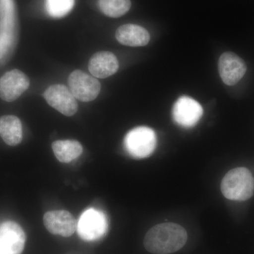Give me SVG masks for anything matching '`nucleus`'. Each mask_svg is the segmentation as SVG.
Returning <instances> with one entry per match:
<instances>
[{
    "label": "nucleus",
    "mask_w": 254,
    "mask_h": 254,
    "mask_svg": "<svg viewBox=\"0 0 254 254\" xmlns=\"http://www.w3.org/2000/svg\"><path fill=\"white\" fill-rule=\"evenodd\" d=\"M0 136L6 144L15 146L22 141V125L17 117H0Z\"/></svg>",
    "instance_id": "nucleus-14"
},
{
    "label": "nucleus",
    "mask_w": 254,
    "mask_h": 254,
    "mask_svg": "<svg viewBox=\"0 0 254 254\" xmlns=\"http://www.w3.org/2000/svg\"><path fill=\"white\" fill-rule=\"evenodd\" d=\"M124 145L127 153L133 158H147L156 148V134L149 127H136L127 133L124 139Z\"/></svg>",
    "instance_id": "nucleus-3"
},
{
    "label": "nucleus",
    "mask_w": 254,
    "mask_h": 254,
    "mask_svg": "<svg viewBox=\"0 0 254 254\" xmlns=\"http://www.w3.org/2000/svg\"><path fill=\"white\" fill-rule=\"evenodd\" d=\"M203 114V108L200 103L189 96L179 98L173 108L174 120L184 128L194 127L199 122Z\"/></svg>",
    "instance_id": "nucleus-7"
},
{
    "label": "nucleus",
    "mask_w": 254,
    "mask_h": 254,
    "mask_svg": "<svg viewBox=\"0 0 254 254\" xmlns=\"http://www.w3.org/2000/svg\"><path fill=\"white\" fill-rule=\"evenodd\" d=\"M119 69L118 58L111 52L101 51L91 57L88 70L95 78H106L115 74Z\"/></svg>",
    "instance_id": "nucleus-12"
},
{
    "label": "nucleus",
    "mask_w": 254,
    "mask_h": 254,
    "mask_svg": "<svg viewBox=\"0 0 254 254\" xmlns=\"http://www.w3.org/2000/svg\"><path fill=\"white\" fill-rule=\"evenodd\" d=\"M0 254H11L9 251L5 248L4 246L1 243V242H0Z\"/></svg>",
    "instance_id": "nucleus-18"
},
{
    "label": "nucleus",
    "mask_w": 254,
    "mask_h": 254,
    "mask_svg": "<svg viewBox=\"0 0 254 254\" xmlns=\"http://www.w3.org/2000/svg\"><path fill=\"white\" fill-rule=\"evenodd\" d=\"M100 11L111 18H118L128 12L131 8L130 0H98Z\"/></svg>",
    "instance_id": "nucleus-16"
},
{
    "label": "nucleus",
    "mask_w": 254,
    "mask_h": 254,
    "mask_svg": "<svg viewBox=\"0 0 254 254\" xmlns=\"http://www.w3.org/2000/svg\"><path fill=\"white\" fill-rule=\"evenodd\" d=\"M74 5V0H46V9L53 18L64 17L68 14Z\"/></svg>",
    "instance_id": "nucleus-17"
},
{
    "label": "nucleus",
    "mask_w": 254,
    "mask_h": 254,
    "mask_svg": "<svg viewBox=\"0 0 254 254\" xmlns=\"http://www.w3.org/2000/svg\"><path fill=\"white\" fill-rule=\"evenodd\" d=\"M43 222L50 233L64 237H71L77 229L76 219L66 210L47 212Z\"/></svg>",
    "instance_id": "nucleus-10"
},
{
    "label": "nucleus",
    "mask_w": 254,
    "mask_h": 254,
    "mask_svg": "<svg viewBox=\"0 0 254 254\" xmlns=\"http://www.w3.org/2000/svg\"><path fill=\"white\" fill-rule=\"evenodd\" d=\"M68 84L75 98L82 102L95 100L101 90V85L96 78L78 69L70 73Z\"/></svg>",
    "instance_id": "nucleus-5"
},
{
    "label": "nucleus",
    "mask_w": 254,
    "mask_h": 254,
    "mask_svg": "<svg viewBox=\"0 0 254 254\" xmlns=\"http://www.w3.org/2000/svg\"><path fill=\"white\" fill-rule=\"evenodd\" d=\"M187 241L185 229L178 224L165 222L152 227L145 235V250L154 254H170L181 250Z\"/></svg>",
    "instance_id": "nucleus-1"
},
{
    "label": "nucleus",
    "mask_w": 254,
    "mask_h": 254,
    "mask_svg": "<svg viewBox=\"0 0 254 254\" xmlns=\"http://www.w3.org/2000/svg\"><path fill=\"white\" fill-rule=\"evenodd\" d=\"M43 97L52 108L65 116H73L77 112L78 103L76 99L71 91L64 85H52L47 88Z\"/></svg>",
    "instance_id": "nucleus-6"
},
{
    "label": "nucleus",
    "mask_w": 254,
    "mask_h": 254,
    "mask_svg": "<svg viewBox=\"0 0 254 254\" xmlns=\"http://www.w3.org/2000/svg\"><path fill=\"white\" fill-rule=\"evenodd\" d=\"M115 37L119 43L124 46L130 47H142L149 43V33L144 28L138 25H123L117 29Z\"/></svg>",
    "instance_id": "nucleus-13"
},
{
    "label": "nucleus",
    "mask_w": 254,
    "mask_h": 254,
    "mask_svg": "<svg viewBox=\"0 0 254 254\" xmlns=\"http://www.w3.org/2000/svg\"><path fill=\"white\" fill-rule=\"evenodd\" d=\"M108 220L103 212L89 208L82 213L76 230L82 240L93 242L104 236L108 231Z\"/></svg>",
    "instance_id": "nucleus-4"
},
{
    "label": "nucleus",
    "mask_w": 254,
    "mask_h": 254,
    "mask_svg": "<svg viewBox=\"0 0 254 254\" xmlns=\"http://www.w3.org/2000/svg\"><path fill=\"white\" fill-rule=\"evenodd\" d=\"M247 70V64L240 57L226 52L220 57L218 71L220 78L227 86H235L245 76Z\"/></svg>",
    "instance_id": "nucleus-9"
},
{
    "label": "nucleus",
    "mask_w": 254,
    "mask_h": 254,
    "mask_svg": "<svg viewBox=\"0 0 254 254\" xmlns=\"http://www.w3.org/2000/svg\"><path fill=\"white\" fill-rule=\"evenodd\" d=\"M222 194L229 200L245 201L254 193V178L250 170L237 168L230 170L220 185Z\"/></svg>",
    "instance_id": "nucleus-2"
},
{
    "label": "nucleus",
    "mask_w": 254,
    "mask_h": 254,
    "mask_svg": "<svg viewBox=\"0 0 254 254\" xmlns=\"http://www.w3.org/2000/svg\"><path fill=\"white\" fill-rule=\"evenodd\" d=\"M0 242L11 254H21L24 250L26 235L19 225L6 221L0 225Z\"/></svg>",
    "instance_id": "nucleus-11"
},
{
    "label": "nucleus",
    "mask_w": 254,
    "mask_h": 254,
    "mask_svg": "<svg viewBox=\"0 0 254 254\" xmlns=\"http://www.w3.org/2000/svg\"><path fill=\"white\" fill-rule=\"evenodd\" d=\"M52 148L56 158L63 163H68L83 153V147L76 140H59L53 142Z\"/></svg>",
    "instance_id": "nucleus-15"
},
{
    "label": "nucleus",
    "mask_w": 254,
    "mask_h": 254,
    "mask_svg": "<svg viewBox=\"0 0 254 254\" xmlns=\"http://www.w3.org/2000/svg\"><path fill=\"white\" fill-rule=\"evenodd\" d=\"M29 78L22 71L13 69L0 78V98L6 102L18 99L29 88Z\"/></svg>",
    "instance_id": "nucleus-8"
}]
</instances>
